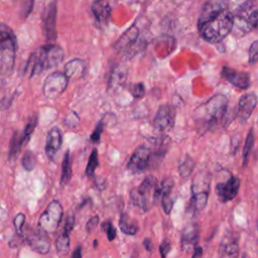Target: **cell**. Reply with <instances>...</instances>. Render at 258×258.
Returning <instances> with one entry per match:
<instances>
[{"instance_id":"obj_34","label":"cell","mask_w":258,"mask_h":258,"mask_svg":"<svg viewBox=\"0 0 258 258\" xmlns=\"http://www.w3.org/2000/svg\"><path fill=\"white\" fill-rule=\"evenodd\" d=\"M79 122H80V118H79V116L77 115L76 112H70V113L66 116V118H64V120H63V123H64L68 127H71V128L76 127V126L79 124Z\"/></svg>"},{"instance_id":"obj_46","label":"cell","mask_w":258,"mask_h":258,"mask_svg":"<svg viewBox=\"0 0 258 258\" xmlns=\"http://www.w3.org/2000/svg\"><path fill=\"white\" fill-rule=\"evenodd\" d=\"M81 257H82V248L78 247L73 253V258H81Z\"/></svg>"},{"instance_id":"obj_8","label":"cell","mask_w":258,"mask_h":258,"mask_svg":"<svg viewBox=\"0 0 258 258\" xmlns=\"http://www.w3.org/2000/svg\"><path fill=\"white\" fill-rule=\"evenodd\" d=\"M24 235V240L29 245V247L37 253L47 254L50 250V241L46 233L40 228L27 230Z\"/></svg>"},{"instance_id":"obj_43","label":"cell","mask_w":258,"mask_h":258,"mask_svg":"<svg viewBox=\"0 0 258 258\" xmlns=\"http://www.w3.org/2000/svg\"><path fill=\"white\" fill-rule=\"evenodd\" d=\"M248 19H249V22L251 23L252 27H256L258 26V10H254L252 11L249 16H248Z\"/></svg>"},{"instance_id":"obj_12","label":"cell","mask_w":258,"mask_h":258,"mask_svg":"<svg viewBox=\"0 0 258 258\" xmlns=\"http://www.w3.org/2000/svg\"><path fill=\"white\" fill-rule=\"evenodd\" d=\"M240 178L237 176H231L225 182H218L216 185V194L220 201L223 203L233 200L240 188Z\"/></svg>"},{"instance_id":"obj_49","label":"cell","mask_w":258,"mask_h":258,"mask_svg":"<svg viewBox=\"0 0 258 258\" xmlns=\"http://www.w3.org/2000/svg\"><path fill=\"white\" fill-rule=\"evenodd\" d=\"M257 229H258V224H257Z\"/></svg>"},{"instance_id":"obj_32","label":"cell","mask_w":258,"mask_h":258,"mask_svg":"<svg viewBox=\"0 0 258 258\" xmlns=\"http://www.w3.org/2000/svg\"><path fill=\"white\" fill-rule=\"evenodd\" d=\"M36 124H37V117L36 116H33L30 118V120L28 121V123L26 124L22 134H23V137L24 139L26 140V142L29 140L30 138V135L33 133L35 127H36Z\"/></svg>"},{"instance_id":"obj_13","label":"cell","mask_w":258,"mask_h":258,"mask_svg":"<svg viewBox=\"0 0 258 258\" xmlns=\"http://www.w3.org/2000/svg\"><path fill=\"white\" fill-rule=\"evenodd\" d=\"M139 31L136 27H130L117 41L115 48L117 51L126 53L129 55H133L135 53V47L138 41Z\"/></svg>"},{"instance_id":"obj_30","label":"cell","mask_w":258,"mask_h":258,"mask_svg":"<svg viewBox=\"0 0 258 258\" xmlns=\"http://www.w3.org/2000/svg\"><path fill=\"white\" fill-rule=\"evenodd\" d=\"M99 165V158H98V150L95 148L92 150V153L90 154L88 164L86 166V174L89 177H92L95 173L96 168Z\"/></svg>"},{"instance_id":"obj_7","label":"cell","mask_w":258,"mask_h":258,"mask_svg":"<svg viewBox=\"0 0 258 258\" xmlns=\"http://www.w3.org/2000/svg\"><path fill=\"white\" fill-rule=\"evenodd\" d=\"M68 84L69 79L64 74L58 72L49 74L43 83L42 92L44 97L51 100L58 98L66 91Z\"/></svg>"},{"instance_id":"obj_28","label":"cell","mask_w":258,"mask_h":258,"mask_svg":"<svg viewBox=\"0 0 258 258\" xmlns=\"http://www.w3.org/2000/svg\"><path fill=\"white\" fill-rule=\"evenodd\" d=\"M55 250L58 256H66L70 250V233L62 232L55 240Z\"/></svg>"},{"instance_id":"obj_11","label":"cell","mask_w":258,"mask_h":258,"mask_svg":"<svg viewBox=\"0 0 258 258\" xmlns=\"http://www.w3.org/2000/svg\"><path fill=\"white\" fill-rule=\"evenodd\" d=\"M173 183L174 181L170 177H165L160 184H157L155 190V203L160 200L163 211L167 215L170 213L174 204V200L171 197Z\"/></svg>"},{"instance_id":"obj_45","label":"cell","mask_w":258,"mask_h":258,"mask_svg":"<svg viewBox=\"0 0 258 258\" xmlns=\"http://www.w3.org/2000/svg\"><path fill=\"white\" fill-rule=\"evenodd\" d=\"M143 245H144V247L146 248V250L147 251H150V252H152V245H151V242H150V240L149 239H145L144 240V242H143Z\"/></svg>"},{"instance_id":"obj_6","label":"cell","mask_w":258,"mask_h":258,"mask_svg":"<svg viewBox=\"0 0 258 258\" xmlns=\"http://www.w3.org/2000/svg\"><path fill=\"white\" fill-rule=\"evenodd\" d=\"M63 210L60 203L53 200L48 204L45 211L40 215L38 219V228L44 231L46 234L54 233L62 219Z\"/></svg>"},{"instance_id":"obj_39","label":"cell","mask_w":258,"mask_h":258,"mask_svg":"<svg viewBox=\"0 0 258 258\" xmlns=\"http://www.w3.org/2000/svg\"><path fill=\"white\" fill-rule=\"evenodd\" d=\"M170 250H171V245H170L169 241L167 239H164L159 246V253H160L161 257H163V258L166 257L167 254L170 252Z\"/></svg>"},{"instance_id":"obj_4","label":"cell","mask_w":258,"mask_h":258,"mask_svg":"<svg viewBox=\"0 0 258 258\" xmlns=\"http://www.w3.org/2000/svg\"><path fill=\"white\" fill-rule=\"evenodd\" d=\"M17 40L13 30L6 24L0 23V76H9L14 68Z\"/></svg>"},{"instance_id":"obj_19","label":"cell","mask_w":258,"mask_h":258,"mask_svg":"<svg viewBox=\"0 0 258 258\" xmlns=\"http://www.w3.org/2000/svg\"><path fill=\"white\" fill-rule=\"evenodd\" d=\"M239 244H238V237L235 233L230 232L225 234L223 239L220 243V255L232 257L238 254Z\"/></svg>"},{"instance_id":"obj_2","label":"cell","mask_w":258,"mask_h":258,"mask_svg":"<svg viewBox=\"0 0 258 258\" xmlns=\"http://www.w3.org/2000/svg\"><path fill=\"white\" fill-rule=\"evenodd\" d=\"M228 99L223 95H215L194 112V119L201 134L214 130L224 119L227 112Z\"/></svg>"},{"instance_id":"obj_47","label":"cell","mask_w":258,"mask_h":258,"mask_svg":"<svg viewBox=\"0 0 258 258\" xmlns=\"http://www.w3.org/2000/svg\"><path fill=\"white\" fill-rule=\"evenodd\" d=\"M3 79H4V78L0 76V88H1V87H2V85H3Z\"/></svg>"},{"instance_id":"obj_37","label":"cell","mask_w":258,"mask_h":258,"mask_svg":"<svg viewBox=\"0 0 258 258\" xmlns=\"http://www.w3.org/2000/svg\"><path fill=\"white\" fill-rule=\"evenodd\" d=\"M103 229L106 231V233H107V238H108V240L109 241H113L114 239H115V237H116V229H115V227L112 225V223L110 222V221H108V222H105L103 225Z\"/></svg>"},{"instance_id":"obj_22","label":"cell","mask_w":258,"mask_h":258,"mask_svg":"<svg viewBox=\"0 0 258 258\" xmlns=\"http://www.w3.org/2000/svg\"><path fill=\"white\" fill-rule=\"evenodd\" d=\"M253 0H228L227 7L232 12L233 16L246 15L252 7Z\"/></svg>"},{"instance_id":"obj_36","label":"cell","mask_w":258,"mask_h":258,"mask_svg":"<svg viewBox=\"0 0 258 258\" xmlns=\"http://www.w3.org/2000/svg\"><path fill=\"white\" fill-rule=\"evenodd\" d=\"M249 62H258V40L254 41L249 48Z\"/></svg>"},{"instance_id":"obj_40","label":"cell","mask_w":258,"mask_h":258,"mask_svg":"<svg viewBox=\"0 0 258 258\" xmlns=\"http://www.w3.org/2000/svg\"><path fill=\"white\" fill-rule=\"evenodd\" d=\"M74 226H75V216H74V214H69L67 216V219H66V222H64L63 232L70 233L73 230Z\"/></svg>"},{"instance_id":"obj_9","label":"cell","mask_w":258,"mask_h":258,"mask_svg":"<svg viewBox=\"0 0 258 258\" xmlns=\"http://www.w3.org/2000/svg\"><path fill=\"white\" fill-rule=\"evenodd\" d=\"M175 114H176L175 108L172 105H169V104L161 105L158 108L153 121L154 127L162 133H166L170 131L174 126Z\"/></svg>"},{"instance_id":"obj_31","label":"cell","mask_w":258,"mask_h":258,"mask_svg":"<svg viewBox=\"0 0 258 258\" xmlns=\"http://www.w3.org/2000/svg\"><path fill=\"white\" fill-rule=\"evenodd\" d=\"M36 165V157L31 151H26L22 157V166L25 170L31 171Z\"/></svg>"},{"instance_id":"obj_38","label":"cell","mask_w":258,"mask_h":258,"mask_svg":"<svg viewBox=\"0 0 258 258\" xmlns=\"http://www.w3.org/2000/svg\"><path fill=\"white\" fill-rule=\"evenodd\" d=\"M103 129H104V120H101L98 125L96 126L94 132L91 134V140L93 142H99L100 138H101V134L103 132Z\"/></svg>"},{"instance_id":"obj_23","label":"cell","mask_w":258,"mask_h":258,"mask_svg":"<svg viewBox=\"0 0 258 258\" xmlns=\"http://www.w3.org/2000/svg\"><path fill=\"white\" fill-rule=\"evenodd\" d=\"M55 6L52 5L51 8H49L46 19H45V35L48 41H53L56 37L55 33Z\"/></svg>"},{"instance_id":"obj_25","label":"cell","mask_w":258,"mask_h":258,"mask_svg":"<svg viewBox=\"0 0 258 258\" xmlns=\"http://www.w3.org/2000/svg\"><path fill=\"white\" fill-rule=\"evenodd\" d=\"M119 227L121 231L126 235H135L138 231L137 223L134 220H132L126 213H123L121 215V218L119 221Z\"/></svg>"},{"instance_id":"obj_3","label":"cell","mask_w":258,"mask_h":258,"mask_svg":"<svg viewBox=\"0 0 258 258\" xmlns=\"http://www.w3.org/2000/svg\"><path fill=\"white\" fill-rule=\"evenodd\" d=\"M63 56V50L57 44L48 43L37 47L30 53L24 68V74L28 75L29 78L38 76L47 70L59 66Z\"/></svg>"},{"instance_id":"obj_10","label":"cell","mask_w":258,"mask_h":258,"mask_svg":"<svg viewBox=\"0 0 258 258\" xmlns=\"http://www.w3.org/2000/svg\"><path fill=\"white\" fill-rule=\"evenodd\" d=\"M150 161V149L146 146H139L135 149L131 155L127 168L133 174H139L144 172L149 167Z\"/></svg>"},{"instance_id":"obj_14","label":"cell","mask_w":258,"mask_h":258,"mask_svg":"<svg viewBox=\"0 0 258 258\" xmlns=\"http://www.w3.org/2000/svg\"><path fill=\"white\" fill-rule=\"evenodd\" d=\"M221 76L234 87L241 90H246L250 87V77L245 72H240L229 67H224L222 69Z\"/></svg>"},{"instance_id":"obj_18","label":"cell","mask_w":258,"mask_h":258,"mask_svg":"<svg viewBox=\"0 0 258 258\" xmlns=\"http://www.w3.org/2000/svg\"><path fill=\"white\" fill-rule=\"evenodd\" d=\"M113 0H97L92 5V12L100 24H106L110 18Z\"/></svg>"},{"instance_id":"obj_1","label":"cell","mask_w":258,"mask_h":258,"mask_svg":"<svg viewBox=\"0 0 258 258\" xmlns=\"http://www.w3.org/2000/svg\"><path fill=\"white\" fill-rule=\"evenodd\" d=\"M234 16L226 4L208 3L204 6L198 20L201 36L212 43L223 40L233 28Z\"/></svg>"},{"instance_id":"obj_26","label":"cell","mask_w":258,"mask_h":258,"mask_svg":"<svg viewBox=\"0 0 258 258\" xmlns=\"http://www.w3.org/2000/svg\"><path fill=\"white\" fill-rule=\"evenodd\" d=\"M72 177V160L70 151L68 150L64 153L63 160H62V167H61V176H60V185H66Z\"/></svg>"},{"instance_id":"obj_16","label":"cell","mask_w":258,"mask_h":258,"mask_svg":"<svg viewBox=\"0 0 258 258\" xmlns=\"http://www.w3.org/2000/svg\"><path fill=\"white\" fill-rule=\"evenodd\" d=\"M62 143V135L57 127H52L47 135L45 141V153L46 156L52 161L55 158L56 153L59 151Z\"/></svg>"},{"instance_id":"obj_15","label":"cell","mask_w":258,"mask_h":258,"mask_svg":"<svg viewBox=\"0 0 258 258\" xmlns=\"http://www.w3.org/2000/svg\"><path fill=\"white\" fill-rule=\"evenodd\" d=\"M257 96L254 93H248L243 95L239 102H238V108H237V118L239 121L244 123L249 119L251 116L253 110L255 109L257 105Z\"/></svg>"},{"instance_id":"obj_17","label":"cell","mask_w":258,"mask_h":258,"mask_svg":"<svg viewBox=\"0 0 258 258\" xmlns=\"http://www.w3.org/2000/svg\"><path fill=\"white\" fill-rule=\"evenodd\" d=\"M199 241V226L196 223L186 225L181 231L180 246L184 252L194 250Z\"/></svg>"},{"instance_id":"obj_44","label":"cell","mask_w":258,"mask_h":258,"mask_svg":"<svg viewBox=\"0 0 258 258\" xmlns=\"http://www.w3.org/2000/svg\"><path fill=\"white\" fill-rule=\"evenodd\" d=\"M194 258H196V257H202L203 256V249L201 248V247H199V246H196L195 248H194V253H192V255H191Z\"/></svg>"},{"instance_id":"obj_33","label":"cell","mask_w":258,"mask_h":258,"mask_svg":"<svg viewBox=\"0 0 258 258\" xmlns=\"http://www.w3.org/2000/svg\"><path fill=\"white\" fill-rule=\"evenodd\" d=\"M129 92L130 94L135 97V98H141L145 94V88L142 83H136V84H131L129 86Z\"/></svg>"},{"instance_id":"obj_41","label":"cell","mask_w":258,"mask_h":258,"mask_svg":"<svg viewBox=\"0 0 258 258\" xmlns=\"http://www.w3.org/2000/svg\"><path fill=\"white\" fill-rule=\"evenodd\" d=\"M98 224H99V217H98V216L92 217V218L88 221V223H87V225H86L87 232H88V233H91L92 231H94L95 228L98 226Z\"/></svg>"},{"instance_id":"obj_35","label":"cell","mask_w":258,"mask_h":258,"mask_svg":"<svg viewBox=\"0 0 258 258\" xmlns=\"http://www.w3.org/2000/svg\"><path fill=\"white\" fill-rule=\"evenodd\" d=\"M24 223H25V215L24 214L19 213V214H17L14 217L13 224H14V228H15L16 233H18V234L22 233V229H23Z\"/></svg>"},{"instance_id":"obj_48","label":"cell","mask_w":258,"mask_h":258,"mask_svg":"<svg viewBox=\"0 0 258 258\" xmlns=\"http://www.w3.org/2000/svg\"><path fill=\"white\" fill-rule=\"evenodd\" d=\"M97 242H98L97 240H95V241H94V247H96V245H97Z\"/></svg>"},{"instance_id":"obj_5","label":"cell","mask_w":258,"mask_h":258,"mask_svg":"<svg viewBox=\"0 0 258 258\" xmlns=\"http://www.w3.org/2000/svg\"><path fill=\"white\" fill-rule=\"evenodd\" d=\"M157 186V180L153 175L146 176L138 187L131 189L130 200L131 203L142 210L147 212L150 207L155 204V190Z\"/></svg>"},{"instance_id":"obj_21","label":"cell","mask_w":258,"mask_h":258,"mask_svg":"<svg viewBox=\"0 0 258 258\" xmlns=\"http://www.w3.org/2000/svg\"><path fill=\"white\" fill-rule=\"evenodd\" d=\"M26 143V140L23 137L22 132L15 131L13 133V136L10 140V145H9V152H8V159L10 161H13L14 159L17 158V156L20 153L21 148L23 145Z\"/></svg>"},{"instance_id":"obj_27","label":"cell","mask_w":258,"mask_h":258,"mask_svg":"<svg viewBox=\"0 0 258 258\" xmlns=\"http://www.w3.org/2000/svg\"><path fill=\"white\" fill-rule=\"evenodd\" d=\"M196 165L195 160L189 155H184L178 163V173L181 177H187L194 170Z\"/></svg>"},{"instance_id":"obj_42","label":"cell","mask_w":258,"mask_h":258,"mask_svg":"<svg viewBox=\"0 0 258 258\" xmlns=\"http://www.w3.org/2000/svg\"><path fill=\"white\" fill-rule=\"evenodd\" d=\"M23 241H24V236L22 235V233H21V234L16 233V234L14 235V237L10 240L9 246H10V247H17V246H19Z\"/></svg>"},{"instance_id":"obj_29","label":"cell","mask_w":258,"mask_h":258,"mask_svg":"<svg viewBox=\"0 0 258 258\" xmlns=\"http://www.w3.org/2000/svg\"><path fill=\"white\" fill-rule=\"evenodd\" d=\"M255 139H254V132L253 129L251 128L247 134L246 140H245V144H244V148H243V166H245L247 164L249 155L252 151L253 145H254Z\"/></svg>"},{"instance_id":"obj_24","label":"cell","mask_w":258,"mask_h":258,"mask_svg":"<svg viewBox=\"0 0 258 258\" xmlns=\"http://www.w3.org/2000/svg\"><path fill=\"white\" fill-rule=\"evenodd\" d=\"M126 77H127V69H124L122 67L114 68L110 74L108 87L110 89L119 87L126 80Z\"/></svg>"},{"instance_id":"obj_20","label":"cell","mask_w":258,"mask_h":258,"mask_svg":"<svg viewBox=\"0 0 258 258\" xmlns=\"http://www.w3.org/2000/svg\"><path fill=\"white\" fill-rule=\"evenodd\" d=\"M87 70V62L81 58H74L64 64V75L70 80L81 79Z\"/></svg>"}]
</instances>
